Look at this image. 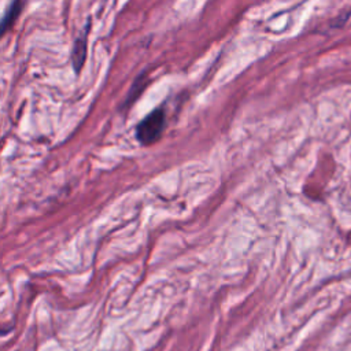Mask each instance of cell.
<instances>
[{
  "label": "cell",
  "mask_w": 351,
  "mask_h": 351,
  "mask_svg": "<svg viewBox=\"0 0 351 351\" xmlns=\"http://www.w3.org/2000/svg\"><path fill=\"white\" fill-rule=\"evenodd\" d=\"M166 112L163 108H156L144 117L136 128V137L143 145L154 144L165 129Z\"/></svg>",
  "instance_id": "obj_1"
},
{
  "label": "cell",
  "mask_w": 351,
  "mask_h": 351,
  "mask_svg": "<svg viewBox=\"0 0 351 351\" xmlns=\"http://www.w3.org/2000/svg\"><path fill=\"white\" fill-rule=\"evenodd\" d=\"M85 53H86V32H82L80 37H77L73 48V64L75 71L81 69L85 60Z\"/></svg>",
  "instance_id": "obj_2"
},
{
  "label": "cell",
  "mask_w": 351,
  "mask_h": 351,
  "mask_svg": "<svg viewBox=\"0 0 351 351\" xmlns=\"http://www.w3.org/2000/svg\"><path fill=\"white\" fill-rule=\"evenodd\" d=\"M21 8H22V3L21 1H12L8 5V8L5 10V14H4V18L1 21V32H4L14 22V19L19 15Z\"/></svg>",
  "instance_id": "obj_3"
}]
</instances>
